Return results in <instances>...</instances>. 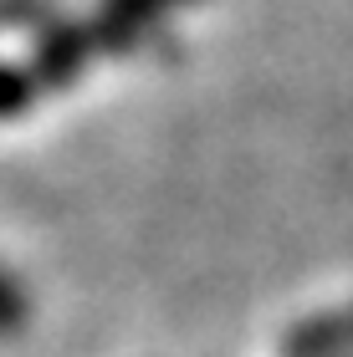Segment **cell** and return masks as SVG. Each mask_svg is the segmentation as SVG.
Masks as SVG:
<instances>
[{
  "instance_id": "cell-1",
  "label": "cell",
  "mask_w": 353,
  "mask_h": 357,
  "mask_svg": "<svg viewBox=\"0 0 353 357\" xmlns=\"http://www.w3.org/2000/svg\"><path fill=\"white\" fill-rule=\"evenodd\" d=\"M92 46H98V36L82 26H57L46 31L41 46H36V82L41 87H72L77 77H82Z\"/></svg>"
},
{
  "instance_id": "cell-2",
  "label": "cell",
  "mask_w": 353,
  "mask_h": 357,
  "mask_svg": "<svg viewBox=\"0 0 353 357\" xmlns=\"http://www.w3.org/2000/svg\"><path fill=\"white\" fill-rule=\"evenodd\" d=\"M282 352L287 357H353V306L308 317L302 327L287 332Z\"/></svg>"
},
{
  "instance_id": "cell-3",
  "label": "cell",
  "mask_w": 353,
  "mask_h": 357,
  "mask_svg": "<svg viewBox=\"0 0 353 357\" xmlns=\"http://www.w3.org/2000/svg\"><path fill=\"white\" fill-rule=\"evenodd\" d=\"M46 87L36 82V72H21V67H6L0 61V123H15L26 118L31 102H36Z\"/></svg>"
},
{
  "instance_id": "cell-4",
  "label": "cell",
  "mask_w": 353,
  "mask_h": 357,
  "mask_svg": "<svg viewBox=\"0 0 353 357\" xmlns=\"http://www.w3.org/2000/svg\"><path fill=\"white\" fill-rule=\"evenodd\" d=\"M26 321H31V301H26V291L15 286V275L0 266V337H21Z\"/></svg>"
},
{
  "instance_id": "cell-5",
  "label": "cell",
  "mask_w": 353,
  "mask_h": 357,
  "mask_svg": "<svg viewBox=\"0 0 353 357\" xmlns=\"http://www.w3.org/2000/svg\"><path fill=\"white\" fill-rule=\"evenodd\" d=\"M185 0H108V31H138L159 10H174Z\"/></svg>"
}]
</instances>
